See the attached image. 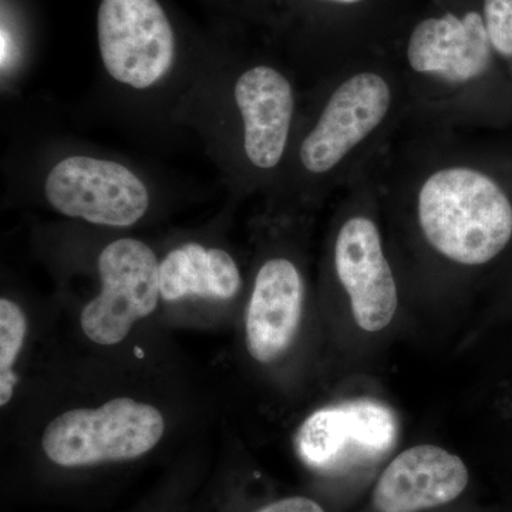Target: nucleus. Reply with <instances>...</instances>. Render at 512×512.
<instances>
[{
    "mask_svg": "<svg viewBox=\"0 0 512 512\" xmlns=\"http://www.w3.org/2000/svg\"><path fill=\"white\" fill-rule=\"evenodd\" d=\"M28 333V320L19 305L0 299V404L6 406L15 392L18 377L13 365Z\"/></svg>",
    "mask_w": 512,
    "mask_h": 512,
    "instance_id": "nucleus-14",
    "label": "nucleus"
},
{
    "mask_svg": "<svg viewBox=\"0 0 512 512\" xmlns=\"http://www.w3.org/2000/svg\"><path fill=\"white\" fill-rule=\"evenodd\" d=\"M468 484L466 464L436 446H417L399 454L373 493L379 512H419L456 500Z\"/></svg>",
    "mask_w": 512,
    "mask_h": 512,
    "instance_id": "nucleus-9",
    "label": "nucleus"
},
{
    "mask_svg": "<svg viewBox=\"0 0 512 512\" xmlns=\"http://www.w3.org/2000/svg\"><path fill=\"white\" fill-rule=\"evenodd\" d=\"M335 265L359 328H387L397 311V288L375 222L365 217L345 222L336 241Z\"/></svg>",
    "mask_w": 512,
    "mask_h": 512,
    "instance_id": "nucleus-8",
    "label": "nucleus"
},
{
    "mask_svg": "<svg viewBox=\"0 0 512 512\" xmlns=\"http://www.w3.org/2000/svg\"><path fill=\"white\" fill-rule=\"evenodd\" d=\"M256 512H325L318 503L305 497L284 498Z\"/></svg>",
    "mask_w": 512,
    "mask_h": 512,
    "instance_id": "nucleus-16",
    "label": "nucleus"
},
{
    "mask_svg": "<svg viewBox=\"0 0 512 512\" xmlns=\"http://www.w3.org/2000/svg\"><path fill=\"white\" fill-rule=\"evenodd\" d=\"M328 2L345 3V5H353V3L362 2V0H328Z\"/></svg>",
    "mask_w": 512,
    "mask_h": 512,
    "instance_id": "nucleus-17",
    "label": "nucleus"
},
{
    "mask_svg": "<svg viewBox=\"0 0 512 512\" xmlns=\"http://www.w3.org/2000/svg\"><path fill=\"white\" fill-rule=\"evenodd\" d=\"M163 414L130 397L110 400L99 409H76L50 421L42 447L57 466L83 467L130 461L160 443Z\"/></svg>",
    "mask_w": 512,
    "mask_h": 512,
    "instance_id": "nucleus-2",
    "label": "nucleus"
},
{
    "mask_svg": "<svg viewBox=\"0 0 512 512\" xmlns=\"http://www.w3.org/2000/svg\"><path fill=\"white\" fill-rule=\"evenodd\" d=\"M97 36L107 72L134 89L153 86L173 66L174 30L157 0H103Z\"/></svg>",
    "mask_w": 512,
    "mask_h": 512,
    "instance_id": "nucleus-4",
    "label": "nucleus"
},
{
    "mask_svg": "<svg viewBox=\"0 0 512 512\" xmlns=\"http://www.w3.org/2000/svg\"><path fill=\"white\" fill-rule=\"evenodd\" d=\"M424 237L463 265H483L512 237V205L493 178L471 168H446L427 178L419 195Z\"/></svg>",
    "mask_w": 512,
    "mask_h": 512,
    "instance_id": "nucleus-1",
    "label": "nucleus"
},
{
    "mask_svg": "<svg viewBox=\"0 0 512 512\" xmlns=\"http://www.w3.org/2000/svg\"><path fill=\"white\" fill-rule=\"evenodd\" d=\"M397 440V420L389 407L355 400L311 414L296 434L299 457L322 473H340L379 460Z\"/></svg>",
    "mask_w": 512,
    "mask_h": 512,
    "instance_id": "nucleus-5",
    "label": "nucleus"
},
{
    "mask_svg": "<svg viewBox=\"0 0 512 512\" xmlns=\"http://www.w3.org/2000/svg\"><path fill=\"white\" fill-rule=\"evenodd\" d=\"M390 103L389 84L379 74H356L340 84L302 143L303 167L313 174L328 173L379 127Z\"/></svg>",
    "mask_w": 512,
    "mask_h": 512,
    "instance_id": "nucleus-7",
    "label": "nucleus"
},
{
    "mask_svg": "<svg viewBox=\"0 0 512 512\" xmlns=\"http://www.w3.org/2000/svg\"><path fill=\"white\" fill-rule=\"evenodd\" d=\"M45 192L60 214L106 227H131L150 205L147 187L133 171L93 157L60 161L47 175Z\"/></svg>",
    "mask_w": 512,
    "mask_h": 512,
    "instance_id": "nucleus-6",
    "label": "nucleus"
},
{
    "mask_svg": "<svg viewBox=\"0 0 512 512\" xmlns=\"http://www.w3.org/2000/svg\"><path fill=\"white\" fill-rule=\"evenodd\" d=\"M101 292L82 312L84 335L101 346L123 342L138 320L156 311L160 264L153 249L133 238L111 242L99 258Z\"/></svg>",
    "mask_w": 512,
    "mask_h": 512,
    "instance_id": "nucleus-3",
    "label": "nucleus"
},
{
    "mask_svg": "<svg viewBox=\"0 0 512 512\" xmlns=\"http://www.w3.org/2000/svg\"><path fill=\"white\" fill-rule=\"evenodd\" d=\"M235 101L244 120L245 153L255 167L274 168L284 156L293 116V92L284 74L256 66L239 77Z\"/></svg>",
    "mask_w": 512,
    "mask_h": 512,
    "instance_id": "nucleus-12",
    "label": "nucleus"
},
{
    "mask_svg": "<svg viewBox=\"0 0 512 512\" xmlns=\"http://www.w3.org/2000/svg\"><path fill=\"white\" fill-rule=\"evenodd\" d=\"M484 23L493 49L512 57V0H484Z\"/></svg>",
    "mask_w": 512,
    "mask_h": 512,
    "instance_id": "nucleus-15",
    "label": "nucleus"
},
{
    "mask_svg": "<svg viewBox=\"0 0 512 512\" xmlns=\"http://www.w3.org/2000/svg\"><path fill=\"white\" fill-rule=\"evenodd\" d=\"M241 288V274L228 252L185 244L174 249L160 264L161 298L168 302L188 296L198 298H234Z\"/></svg>",
    "mask_w": 512,
    "mask_h": 512,
    "instance_id": "nucleus-13",
    "label": "nucleus"
},
{
    "mask_svg": "<svg viewBox=\"0 0 512 512\" xmlns=\"http://www.w3.org/2000/svg\"><path fill=\"white\" fill-rule=\"evenodd\" d=\"M303 284L284 258L265 262L256 275L247 311V348L255 360L271 363L292 345L302 319Z\"/></svg>",
    "mask_w": 512,
    "mask_h": 512,
    "instance_id": "nucleus-11",
    "label": "nucleus"
},
{
    "mask_svg": "<svg viewBox=\"0 0 512 512\" xmlns=\"http://www.w3.org/2000/svg\"><path fill=\"white\" fill-rule=\"evenodd\" d=\"M490 37L478 12L424 19L414 28L407 59L414 72L434 74L448 83L476 80L491 63Z\"/></svg>",
    "mask_w": 512,
    "mask_h": 512,
    "instance_id": "nucleus-10",
    "label": "nucleus"
}]
</instances>
